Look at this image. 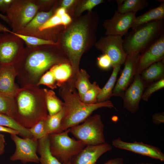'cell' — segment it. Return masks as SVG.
<instances>
[{"mask_svg": "<svg viewBox=\"0 0 164 164\" xmlns=\"http://www.w3.org/2000/svg\"><path fill=\"white\" fill-rule=\"evenodd\" d=\"M89 77L90 76L86 71L83 69L79 70L75 76L73 85L77 90L80 99L92 84Z\"/></svg>", "mask_w": 164, "mask_h": 164, "instance_id": "obj_28", "label": "cell"}, {"mask_svg": "<svg viewBox=\"0 0 164 164\" xmlns=\"http://www.w3.org/2000/svg\"><path fill=\"white\" fill-rule=\"evenodd\" d=\"M104 124L101 116H90L80 125L69 128V133L86 146L96 145L105 142Z\"/></svg>", "mask_w": 164, "mask_h": 164, "instance_id": "obj_8", "label": "cell"}, {"mask_svg": "<svg viewBox=\"0 0 164 164\" xmlns=\"http://www.w3.org/2000/svg\"><path fill=\"white\" fill-rule=\"evenodd\" d=\"M133 79L122 97L124 108L132 113L136 112L139 109V103L146 86L140 74L136 73Z\"/></svg>", "mask_w": 164, "mask_h": 164, "instance_id": "obj_14", "label": "cell"}, {"mask_svg": "<svg viewBox=\"0 0 164 164\" xmlns=\"http://www.w3.org/2000/svg\"><path fill=\"white\" fill-rule=\"evenodd\" d=\"M164 32V19L151 21L138 26L125 35L123 46L127 54L138 55Z\"/></svg>", "mask_w": 164, "mask_h": 164, "instance_id": "obj_4", "label": "cell"}, {"mask_svg": "<svg viewBox=\"0 0 164 164\" xmlns=\"http://www.w3.org/2000/svg\"><path fill=\"white\" fill-rule=\"evenodd\" d=\"M0 125L14 129L19 132L23 138H33L28 128L19 124L13 118L0 113Z\"/></svg>", "mask_w": 164, "mask_h": 164, "instance_id": "obj_29", "label": "cell"}, {"mask_svg": "<svg viewBox=\"0 0 164 164\" xmlns=\"http://www.w3.org/2000/svg\"><path fill=\"white\" fill-rule=\"evenodd\" d=\"M163 60L152 64L141 73V77L145 84L146 83L157 81L164 78V64Z\"/></svg>", "mask_w": 164, "mask_h": 164, "instance_id": "obj_23", "label": "cell"}, {"mask_svg": "<svg viewBox=\"0 0 164 164\" xmlns=\"http://www.w3.org/2000/svg\"><path fill=\"white\" fill-rule=\"evenodd\" d=\"M75 2L74 0H64L61 4V7L66 9L71 6Z\"/></svg>", "mask_w": 164, "mask_h": 164, "instance_id": "obj_44", "label": "cell"}, {"mask_svg": "<svg viewBox=\"0 0 164 164\" xmlns=\"http://www.w3.org/2000/svg\"><path fill=\"white\" fill-rule=\"evenodd\" d=\"M11 31L8 28L0 23V32H7L10 33Z\"/></svg>", "mask_w": 164, "mask_h": 164, "instance_id": "obj_47", "label": "cell"}, {"mask_svg": "<svg viewBox=\"0 0 164 164\" xmlns=\"http://www.w3.org/2000/svg\"><path fill=\"white\" fill-rule=\"evenodd\" d=\"M88 32L87 23L81 21L71 26L62 36V46L70 60L73 70L72 77L74 79L80 70V61L86 45Z\"/></svg>", "mask_w": 164, "mask_h": 164, "instance_id": "obj_5", "label": "cell"}, {"mask_svg": "<svg viewBox=\"0 0 164 164\" xmlns=\"http://www.w3.org/2000/svg\"><path fill=\"white\" fill-rule=\"evenodd\" d=\"M121 66L118 65L113 67V70L111 76L106 83L101 89L97 97V103L109 100L110 97L112 96L113 91Z\"/></svg>", "mask_w": 164, "mask_h": 164, "instance_id": "obj_26", "label": "cell"}, {"mask_svg": "<svg viewBox=\"0 0 164 164\" xmlns=\"http://www.w3.org/2000/svg\"><path fill=\"white\" fill-rule=\"evenodd\" d=\"M104 164H124V162L122 158L118 157L109 160Z\"/></svg>", "mask_w": 164, "mask_h": 164, "instance_id": "obj_41", "label": "cell"}, {"mask_svg": "<svg viewBox=\"0 0 164 164\" xmlns=\"http://www.w3.org/2000/svg\"><path fill=\"white\" fill-rule=\"evenodd\" d=\"M53 9L46 12H39L22 30L16 33L36 37L39 28L53 15Z\"/></svg>", "mask_w": 164, "mask_h": 164, "instance_id": "obj_19", "label": "cell"}, {"mask_svg": "<svg viewBox=\"0 0 164 164\" xmlns=\"http://www.w3.org/2000/svg\"><path fill=\"white\" fill-rule=\"evenodd\" d=\"M50 70L54 77L57 85L59 87L69 80L73 75L71 65L66 63L56 64L52 67Z\"/></svg>", "mask_w": 164, "mask_h": 164, "instance_id": "obj_22", "label": "cell"}, {"mask_svg": "<svg viewBox=\"0 0 164 164\" xmlns=\"http://www.w3.org/2000/svg\"><path fill=\"white\" fill-rule=\"evenodd\" d=\"M43 90L48 115H52L61 111L64 106L63 102L58 98L53 91L46 89Z\"/></svg>", "mask_w": 164, "mask_h": 164, "instance_id": "obj_27", "label": "cell"}, {"mask_svg": "<svg viewBox=\"0 0 164 164\" xmlns=\"http://www.w3.org/2000/svg\"><path fill=\"white\" fill-rule=\"evenodd\" d=\"M0 18L9 24V21L6 15H5L0 13Z\"/></svg>", "mask_w": 164, "mask_h": 164, "instance_id": "obj_48", "label": "cell"}, {"mask_svg": "<svg viewBox=\"0 0 164 164\" xmlns=\"http://www.w3.org/2000/svg\"><path fill=\"white\" fill-rule=\"evenodd\" d=\"M138 55H127L123 69L113 91L112 96L122 97L136 73V60Z\"/></svg>", "mask_w": 164, "mask_h": 164, "instance_id": "obj_16", "label": "cell"}, {"mask_svg": "<svg viewBox=\"0 0 164 164\" xmlns=\"http://www.w3.org/2000/svg\"><path fill=\"white\" fill-rule=\"evenodd\" d=\"M64 107L57 113L50 116L48 115L45 120L44 127L46 135L61 132L62 121L65 114Z\"/></svg>", "mask_w": 164, "mask_h": 164, "instance_id": "obj_25", "label": "cell"}, {"mask_svg": "<svg viewBox=\"0 0 164 164\" xmlns=\"http://www.w3.org/2000/svg\"><path fill=\"white\" fill-rule=\"evenodd\" d=\"M112 145L116 148L130 151L161 161H164V154L159 148L142 142H128L123 141L118 138L112 142Z\"/></svg>", "mask_w": 164, "mask_h": 164, "instance_id": "obj_15", "label": "cell"}, {"mask_svg": "<svg viewBox=\"0 0 164 164\" xmlns=\"http://www.w3.org/2000/svg\"><path fill=\"white\" fill-rule=\"evenodd\" d=\"M0 37H1V35H0Z\"/></svg>", "mask_w": 164, "mask_h": 164, "instance_id": "obj_50", "label": "cell"}, {"mask_svg": "<svg viewBox=\"0 0 164 164\" xmlns=\"http://www.w3.org/2000/svg\"><path fill=\"white\" fill-rule=\"evenodd\" d=\"M0 132H6L11 134L19 135V132L9 128L0 125Z\"/></svg>", "mask_w": 164, "mask_h": 164, "instance_id": "obj_40", "label": "cell"}, {"mask_svg": "<svg viewBox=\"0 0 164 164\" xmlns=\"http://www.w3.org/2000/svg\"><path fill=\"white\" fill-rule=\"evenodd\" d=\"M66 13V9L61 7L57 9L55 14L60 17Z\"/></svg>", "mask_w": 164, "mask_h": 164, "instance_id": "obj_46", "label": "cell"}, {"mask_svg": "<svg viewBox=\"0 0 164 164\" xmlns=\"http://www.w3.org/2000/svg\"><path fill=\"white\" fill-rule=\"evenodd\" d=\"M10 5H7L4 0H0V10L2 11L6 12Z\"/></svg>", "mask_w": 164, "mask_h": 164, "instance_id": "obj_45", "label": "cell"}, {"mask_svg": "<svg viewBox=\"0 0 164 164\" xmlns=\"http://www.w3.org/2000/svg\"><path fill=\"white\" fill-rule=\"evenodd\" d=\"M164 18V2L162 1H161V3L158 6L150 9L143 14L136 17L132 28L133 29L151 21L163 19Z\"/></svg>", "mask_w": 164, "mask_h": 164, "instance_id": "obj_20", "label": "cell"}, {"mask_svg": "<svg viewBox=\"0 0 164 164\" xmlns=\"http://www.w3.org/2000/svg\"><path fill=\"white\" fill-rule=\"evenodd\" d=\"M20 38L24 41L27 46H36L45 45H56L58 43L50 40L44 39L37 37L25 35L14 32L11 31L10 33Z\"/></svg>", "mask_w": 164, "mask_h": 164, "instance_id": "obj_31", "label": "cell"}, {"mask_svg": "<svg viewBox=\"0 0 164 164\" xmlns=\"http://www.w3.org/2000/svg\"><path fill=\"white\" fill-rule=\"evenodd\" d=\"M16 111V104L13 97L0 93V113L15 120Z\"/></svg>", "mask_w": 164, "mask_h": 164, "instance_id": "obj_30", "label": "cell"}, {"mask_svg": "<svg viewBox=\"0 0 164 164\" xmlns=\"http://www.w3.org/2000/svg\"><path fill=\"white\" fill-rule=\"evenodd\" d=\"M45 120H41L31 128H28L33 138L37 140L48 135H46L44 129Z\"/></svg>", "mask_w": 164, "mask_h": 164, "instance_id": "obj_35", "label": "cell"}, {"mask_svg": "<svg viewBox=\"0 0 164 164\" xmlns=\"http://www.w3.org/2000/svg\"><path fill=\"white\" fill-rule=\"evenodd\" d=\"M102 0H88L84 2L78 9V13L80 14L85 10L91 11L95 6L102 3Z\"/></svg>", "mask_w": 164, "mask_h": 164, "instance_id": "obj_37", "label": "cell"}, {"mask_svg": "<svg viewBox=\"0 0 164 164\" xmlns=\"http://www.w3.org/2000/svg\"><path fill=\"white\" fill-rule=\"evenodd\" d=\"M67 164H71V160L69 161Z\"/></svg>", "mask_w": 164, "mask_h": 164, "instance_id": "obj_49", "label": "cell"}, {"mask_svg": "<svg viewBox=\"0 0 164 164\" xmlns=\"http://www.w3.org/2000/svg\"><path fill=\"white\" fill-rule=\"evenodd\" d=\"M15 134L10 135L15 145L14 153L10 157L12 161L20 160L23 163L39 162L37 152L38 140L34 138H21Z\"/></svg>", "mask_w": 164, "mask_h": 164, "instance_id": "obj_10", "label": "cell"}, {"mask_svg": "<svg viewBox=\"0 0 164 164\" xmlns=\"http://www.w3.org/2000/svg\"><path fill=\"white\" fill-rule=\"evenodd\" d=\"M117 11L121 13L136 12L147 8L149 2L146 0H118Z\"/></svg>", "mask_w": 164, "mask_h": 164, "instance_id": "obj_24", "label": "cell"}, {"mask_svg": "<svg viewBox=\"0 0 164 164\" xmlns=\"http://www.w3.org/2000/svg\"><path fill=\"white\" fill-rule=\"evenodd\" d=\"M97 64L100 68L103 70H108L112 67L110 59L107 55L104 54L98 58Z\"/></svg>", "mask_w": 164, "mask_h": 164, "instance_id": "obj_38", "label": "cell"}, {"mask_svg": "<svg viewBox=\"0 0 164 164\" xmlns=\"http://www.w3.org/2000/svg\"><path fill=\"white\" fill-rule=\"evenodd\" d=\"M13 97L16 108L15 120L22 127L29 128L47 117L43 90L27 86L18 89Z\"/></svg>", "mask_w": 164, "mask_h": 164, "instance_id": "obj_1", "label": "cell"}, {"mask_svg": "<svg viewBox=\"0 0 164 164\" xmlns=\"http://www.w3.org/2000/svg\"><path fill=\"white\" fill-rule=\"evenodd\" d=\"M44 85L52 89L56 88L57 83L52 72L49 70L40 77L37 85Z\"/></svg>", "mask_w": 164, "mask_h": 164, "instance_id": "obj_34", "label": "cell"}, {"mask_svg": "<svg viewBox=\"0 0 164 164\" xmlns=\"http://www.w3.org/2000/svg\"><path fill=\"white\" fill-rule=\"evenodd\" d=\"M60 87L59 95L63 101L65 110L61 123V132L83 122L98 109L104 107L115 108L109 100L92 104L83 102L73 84L70 81H67Z\"/></svg>", "mask_w": 164, "mask_h": 164, "instance_id": "obj_2", "label": "cell"}, {"mask_svg": "<svg viewBox=\"0 0 164 164\" xmlns=\"http://www.w3.org/2000/svg\"><path fill=\"white\" fill-rule=\"evenodd\" d=\"M61 25L66 26L72 21L70 16L66 13L60 17Z\"/></svg>", "mask_w": 164, "mask_h": 164, "instance_id": "obj_39", "label": "cell"}, {"mask_svg": "<svg viewBox=\"0 0 164 164\" xmlns=\"http://www.w3.org/2000/svg\"><path fill=\"white\" fill-rule=\"evenodd\" d=\"M164 87V78H163L148 87L143 93L142 99L145 101H147L153 93Z\"/></svg>", "mask_w": 164, "mask_h": 164, "instance_id": "obj_33", "label": "cell"}, {"mask_svg": "<svg viewBox=\"0 0 164 164\" xmlns=\"http://www.w3.org/2000/svg\"><path fill=\"white\" fill-rule=\"evenodd\" d=\"M44 1L13 0L6 12L12 31L18 33L22 30L46 5Z\"/></svg>", "mask_w": 164, "mask_h": 164, "instance_id": "obj_6", "label": "cell"}, {"mask_svg": "<svg viewBox=\"0 0 164 164\" xmlns=\"http://www.w3.org/2000/svg\"><path fill=\"white\" fill-rule=\"evenodd\" d=\"M136 12L121 13L116 11L113 17L104 23L107 35H125L132 28L136 17Z\"/></svg>", "mask_w": 164, "mask_h": 164, "instance_id": "obj_13", "label": "cell"}, {"mask_svg": "<svg viewBox=\"0 0 164 164\" xmlns=\"http://www.w3.org/2000/svg\"><path fill=\"white\" fill-rule=\"evenodd\" d=\"M164 32L153 43L138 55L136 60V73L142 72L152 64L163 60Z\"/></svg>", "mask_w": 164, "mask_h": 164, "instance_id": "obj_12", "label": "cell"}, {"mask_svg": "<svg viewBox=\"0 0 164 164\" xmlns=\"http://www.w3.org/2000/svg\"><path fill=\"white\" fill-rule=\"evenodd\" d=\"M60 25H61L60 17L54 14L39 28L36 37L40 38L42 32Z\"/></svg>", "mask_w": 164, "mask_h": 164, "instance_id": "obj_36", "label": "cell"}, {"mask_svg": "<svg viewBox=\"0 0 164 164\" xmlns=\"http://www.w3.org/2000/svg\"><path fill=\"white\" fill-rule=\"evenodd\" d=\"M153 121L156 123L162 122L164 121V115L162 113L155 114L153 116Z\"/></svg>", "mask_w": 164, "mask_h": 164, "instance_id": "obj_42", "label": "cell"}, {"mask_svg": "<svg viewBox=\"0 0 164 164\" xmlns=\"http://www.w3.org/2000/svg\"><path fill=\"white\" fill-rule=\"evenodd\" d=\"M101 89L94 81L90 88L83 95L81 100L84 103L92 104L96 103L97 102V97L101 91Z\"/></svg>", "mask_w": 164, "mask_h": 164, "instance_id": "obj_32", "label": "cell"}, {"mask_svg": "<svg viewBox=\"0 0 164 164\" xmlns=\"http://www.w3.org/2000/svg\"><path fill=\"white\" fill-rule=\"evenodd\" d=\"M17 74L13 65L2 66L0 67V93L14 97L18 89L15 80Z\"/></svg>", "mask_w": 164, "mask_h": 164, "instance_id": "obj_18", "label": "cell"}, {"mask_svg": "<svg viewBox=\"0 0 164 164\" xmlns=\"http://www.w3.org/2000/svg\"><path fill=\"white\" fill-rule=\"evenodd\" d=\"M111 149V145L106 142L98 145L86 146L72 158L71 164H96L102 155Z\"/></svg>", "mask_w": 164, "mask_h": 164, "instance_id": "obj_17", "label": "cell"}, {"mask_svg": "<svg viewBox=\"0 0 164 164\" xmlns=\"http://www.w3.org/2000/svg\"><path fill=\"white\" fill-rule=\"evenodd\" d=\"M44 46L24 47L19 58L13 65L15 70H21L31 80L36 81L48 69L62 63L58 55Z\"/></svg>", "mask_w": 164, "mask_h": 164, "instance_id": "obj_3", "label": "cell"}, {"mask_svg": "<svg viewBox=\"0 0 164 164\" xmlns=\"http://www.w3.org/2000/svg\"><path fill=\"white\" fill-rule=\"evenodd\" d=\"M37 152L40 156L39 162L40 164H63L52 154L48 135L38 140Z\"/></svg>", "mask_w": 164, "mask_h": 164, "instance_id": "obj_21", "label": "cell"}, {"mask_svg": "<svg viewBox=\"0 0 164 164\" xmlns=\"http://www.w3.org/2000/svg\"><path fill=\"white\" fill-rule=\"evenodd\" d=\"M1 36L0 65H14L20 57L24 47L22 40L10 33Z\"/></svg>", "mask_w": 164, "mask_h": 164, "instance_id": "obj_9", "label": "cell"}, {"mask_svg": "<svg viewBox=\"0 0 164 164\" xmlns=\"http://www.w3.org/2000/svg\"><path fill=\"white\" fill-rule=\"evenodd\" d=\"M68 129L62 132L48 135L50 152L60 162L67 164L86 145L69 135Z\"/></svg>", "mask_w": 164, "mask_h": 164, "instance_id": "obj_7", "label": "cell"}, {"mask_svg": "<svg viewBox=\"0 0 164 164\" xmlns=\"http://www.w3.org/2000/svg\"><path fill=\"white\" fill-rule=\"evenodd\" d=\"M122 37L120 36L108 35L102 38L96 44L97 47L103 54L109 57L112 67L124 64L127 55L123 48Z\"/></svg>", "mask_w": 164, "mask_h": 164, "instance_id": "obj_11", "label": "cell"}, {"mask_svg": "<svg viewBox=\"0 0 164 164\" xmlns=\"http://www.w3.org/2000/svg\"><path fill=\"white\" fill-rule=\"evenodd\" d=\"M5 142L4 135L0 134V155H2L4 152Z\"/></svg>", "mask_w": 164, "mask_h": 164, "instance_id": "obj_43", "label": "cell"}]
</instances>
